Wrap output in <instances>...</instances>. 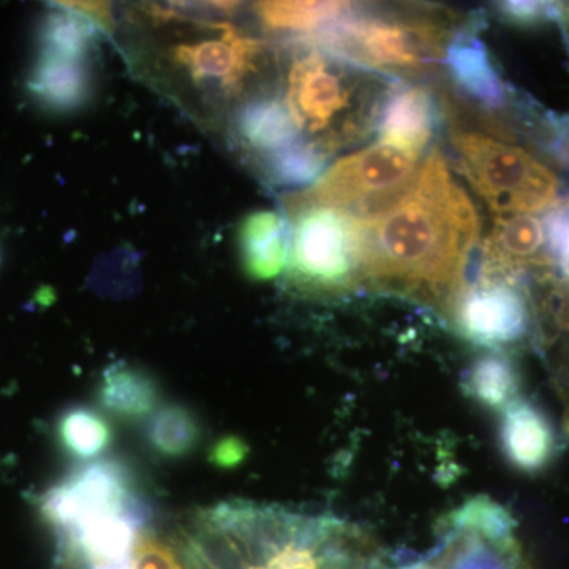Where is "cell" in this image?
Segmentation results:
<instances>
[{"label":"cell","mask_w":569,"mask_h":569,"mask_svg":"<svg viewBox=\"0 0 569 569\" xmlns=\"http://www.w3.org/2000/svg\"><path fill=\"white\" fill-rule=\"evenodd\" d=\"M132 569H187L179 563L174 549L151 531L142 530L134 542Z\"/></svg>","instance_id":"cell-25"},{"label":"cell","mask_w":569,"mask_h":569,"mask_svg":"<svg viewBox=\"0 0 569 569\" xmlns=\"http://www.w3.org/2000/svg\"><path fill=\"white\" fill-rule=\"evenodd\" d=\"M249 447L238 437H224L213 445L209 460L219 468H234L244 462Z\"/></svg>","instance_id":"cell-26"},{"label":"cell","mask_w":569,"mask_h":569,"mask_svg":"<svg viewBox=\"0 0 569 569\" xmlns=\"http://www.w3.org/2000/svg\"><path fill=\"white\" fill-rule=\"evenodd\" d=\"M351 2H258L254 14L266 31L293 37L295 43L310 40L353 9Z\"/></svg>","instance_id":"cell-18"},{"label":"cell","mask_w":569,"mask_h":569,"mask_svg":"<svg viewBox=\"0 0 569 569\" xmlns=\"http://www.w3.org/2000/svg\"><path fill=\"white\" fill-rule=\"evenodd\" d=\"M421 156L378 141L337 160L316 186L287 208L325 206L369 220L387 211L417 179Z\"/></svg>","instance_id":"cell-5"},{"label":"cell","mask_w":569,"mask_h":569,"mask_svg":"<svg viewBox=\"0 0 569 569\" xmlns=\"http://www.w3.org/2000/svg\"><path fill=\"white\" fill-rule=\"evenodd\" d=\"M331 153L316 141L302 137L257 164L266 182L277 187H301L317 182Z\"/></svg>","instance_id":"cell-22"},{"label":"cell","mask_w":569,"mask_h":569,"mask_svg":"<svg viewBox=\"0 0 569 569\" xmlns=\"http://www.w3.org/2000/svg\"><path fill=\"white\" fill-rule=\"evenodd\" d=\"M482 276L518 280L526 269L552 263L545 227L533 216L496 217L485 244Z\"/></svg>","instance_id":"cell-13"},{"label":"cell","mask_w":569,"mask_h":569,"mask_svg":"<svg viewBox=\"0 0 569 569\" xmlns=\"http://www.w3.org/2000/svg\"><path fill=\"white\" fill-rule=\"evenodd\" d=\"M440 119V108L425 86L396 82L381 102L377 130L381 142L421 156Z\"/></svg>","instance_id":"cell-11"},{"label":"cell","mask_w":569,"mask_h":569,"mask_svg":"<svg viewBox=\"0 0 569 569\" xmlns=\"http://www.w3.org/2000/svg\"><path fill=\"white\" fill-rule=\"evenodd\" d=\"M462 388L471 400L486 410L501 413L509 403L519 399L518 366L503 351H490L470 366Z\"/></svg>","instance_id":"cell-19"},{"label":"cell","mask_w":569,"mask_h":569,"mask_svg":"<svg viewBox=\"0 0 569 569\" xmlns=\"http://www.w3.org/2000/svg\"><path fill=\"white\" fill-rule=\"evenodd\" d=\"M141 500L132 475L118 460H100L78 468L40 498L43 518L69 533L84 520L116 511Z\"/></svg>","instance_id":"cell-9"},{"label":"cell","mask_w":569,"mask_h":569,"mask_svg":"<svg viewBox=\"0 0 569 569\" xmlns=\"http://www.w3.org/2000/svg\"><path fill=\"white\" fill-rule=\"evenodd\" d=\"M291 223L277 211H254L239 227L242 268L253 280H271L288 268Z\"/></svg>","instance_id":"cell-15"},{"label":"cell","mask_w":569,"mask_h":569,"mask_svg":"<svg viewBox=\"0 0 569 569\" xmlns=\"http://www.w3.org/2000/svg\"><path fill=\"white\" fill-rule=\"evenodd\" d=\"M231 130L241 151L254 164L302 138L283 97L269 91L247 97L236 111Z\"/></svg>","instance_id":"cell-12"},{"label":"cell","mask_w":569,"mask_h":569,"mask_svg":"<svg viewBox=\"0 0 569 569\" xmlns=\"http://www.w3.org/2000/svg\"><path fill=\"white\" fill-rule=\"evenodd\" d=\"M565 396V402H567V429L569 432V377L565 380L563 388H561Z\"/></svg>","instance_id":"cell-28"},{"label":"cell","mask_w":569,"mask_h":569,"mask_svg":"<svg viewBox=\"0 0 569 569\" xmlns=\"http://www.w3.org/2000/svg\"><path fill=\"white\" fill-rule=\"evenodd\" d=\"M459 167L497 217L531 216L559 200L557 174L526 149L477 132L452 133Z\"/></svg>","instance_id":"cell-4"},{"label":"cell","mask_w":569,"mask_h":569,"mask_svg":"<svg viewBox=\"0 0 569 569\" xmlns=\"http://www.w3.org/2000/svg\"><path fill=\"white\" fill-rule=\"evenodd\" d=\"M456 89L486 111L505 110L508 86L493 66L488 48L471 28H463L449 41L443 58Z\"/></svg>","instance_id":"cell-14"},{"label":"cell","mask_w":569,"mask_h":569,"mask_svg":"<svg viewBox=\"0 0 569 569\" xmlns=\"http://www.w3.org/2000/svg\"><path fill=\"white\" fill-rule=\"evenodd\" d=\"M144 437L152 451L162 458L182 459L200 443V422L189 408L167 403L149 417Z\"/></svg>","instance_id":"cell-21"},{"label":"cell","mask_w":569,"mask_h":569,"mask_svg":"<svg viewBox=\"0 0 569 569\" xmlns=\"http://www.w3.org/2000/svg\"><path fill=\"white\" fill-rule=\"evenodd\" d=\"M40 52L89 61L100 39V29L84 17L54 7L39 26Z\"/></svg>","instance_id":"cell-20"},{"label":"cell","mask_w":569,"mask_h":569,"mask_svg":"<svg viewBox=\"0 0 569 569\" xmlns=\"http://www.w3.org/2000/svg\"><path fill=\"white\" fill-rule=\"evenodd\" d=\"M159 400V387L140 367L118 361L103 370L99 402L112 417L122 421L151 417Z\"/></svg>","instance_id":"cell-17"},{"label":"cell","mask_w":569,"mask_h":569,"mask_svg":"<svg viewBox=\"0 0 569 569\" xmlns=\"http://www.w3.org/2000/svg\"><path fill=\"white\" fill-rule=\"evenodd\" d=\"M189 40L174 41L167 63L190 88L208 96L241 91L263 56L260 41L224 21H194Z\"/></svg>","instance_id":"cell-7"},{"label":"cell","mask_w":569,"mask_h":569,"mask_svg":"<svg viewBox=\"0 0 569 569\" xmlns=\"http://www.w3.org/2000/svg\"><path fill=\"white\" fill-rule=\"evenodd\" d=\"M498 440L509 466L526 475L541 473L559 451V436L548 413L523 397L501 411Z\"/></svg>","instance_id":"cell-10"},{"label":"cell","mask_w":569,"mask_h":569,"mask_svg":"<svg viewBox=\"0 0 569 569\" xmlns=\"http://www.w3.org/2000/svg\"><path fill=\"white\" fill-rule=\"evenodd\" d=\"M479 239V217L436 148L387 211L361 220V279L451 310Z\"/></svg>","instance_id":"cell-1"},{"label":"cell","mask_w":569,"mask_h":569,"mask_svg":"<svg viewBox=\"0 0 569 569\" xmlns=\"http://www.w3.org/2000/svg\"><path fill=\"white\" fill-rule=\"evenodd\" d=\"M448 31L429 14L353 9L310 40L296 44L320 48L366 70L419 73L445 56Z\"/></svg>","instance_id":"cell-3"},{"label":"cell","mask_w":569,"mask_h":569,"mask_svg":"<svg viewBox=\"0 0 569 569\" xmlns=\"http://www.w3.org/2000/svg\"><path fill=\"white\" fill-rule=\"evenodd\" d=\"M56 432L63 451L81 462L99 458L111 447L110 422L89 407L77 406L63 411Z\"/></svg>","instance_id":"cell-23"},{"label":"cell","mask_w":569,"mask_h":569,"mask_svg":"<svg viewBox=\"0 0 569 569\" xmlns=\"http://www.w3.org/2000/svg\"><path fill=\"white\" fill-rule=\"evenodd\" d=\"M456 329L475 346L501 351L530 335L531 307L519 280L481 276L451 307Z\"/></svg>","instance_id":"cell-8"},{"label":"cell","mask_w":569,"mask_h":569,"mask_svg":"<svg viewBox=\"0 0 569 569\" xmlns=\"http://www.w3.org/2000/svg\"><path fill=\"white\" fill-rule=\"evenodd\" d=\"M559 266L561 268V271H563V274L567 276L569 279V257L567 258V260L563 261V263H560Z\"/></svg>","instance_id":"cell-29"},{"label":"cell","mask_w":569,"mask_h":569,"mask_svg":"<svg viewBox=\"0 0 569 569\" xmlns=\"http://www.w3.org/2000/svg\"><path fill=\"white\" fill-rule=\"evenodd\" d=\"M92 71L89 61L59 58L40 52L28 80L33 99L54 112H73L92 96Z\"/></svg>","instance_id":"cell-16"},{"label":"cell","mask_w":569,"mask_h":569,"mask_svg":"<svg viewBox=\"0 0 569 569\" xmlns=\"http://www.w3.org/2000/svg\"><path fill=\"white\" fill-rule=\"evenodd\" d=\"M54 6L61 7L73 13L84 17L86 20L93 22L100 31H112V17L110 7L107 3L99 2H59Z\"/></svg>","instance_id":"cell-27"},{"label":"cell","mask_w":569,"mask_h":569,"mask_svg":"<svg viewBox=\"0 0 569 569\" xmlns=\"http://www.w3.org/2000/svg\"><path fill=\"white\" fill-rule=\"evenodd\" d=\"M496 10L501 20L518 28H539L565 18V7L557 2H498Z\"/></svg>","instance_id":"cell-24"},{"label":"cell","mask_w":569,"mask_h":569,"mask_svg":"<svg viewBox=\"0 0 569 569\" xmlns=\"http://www.w3.org/2000/svg\"><path fill=\"white\" fill-rule=\"evenodd\" d=\"M391 84L320 48L299 44L288 66L283 99L306 138L332 153L377 129Z\"/></svg>","instance_id":"cell-2"},{"label":"cell","mask_w":569,"mask_h":569,"mask_svg":"<svg viewBox=\"0 0 569 569\" xmlns=\"http://www.w3.org/2000/svg\"><path fill=\"white\" fill-rule=\"evenodd\" d=\"M288 280L310 295H329L361 279V220L340 209L295 206Z\"/></svg>","instance_id":"cell-6"}]
</instances>
